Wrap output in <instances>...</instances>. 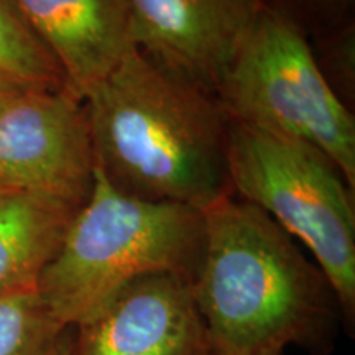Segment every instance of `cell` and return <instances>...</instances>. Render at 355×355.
<instances>
[{"label": "cell", "instance_id": "15", "mask_svg": "<svg viewBox=\"0 0 355 355\" xmlns=\"http://www.w3.org/2000/svg\"><path fill=\"white\" fill-rule=\"evenodd\" d=\"M71 332H73V327H66V329L61 332V334L58 336L40 355H68L71 344Z\"/></svg>", "mask_w": 355, "mask_h": 355}, {"label": "cell", "instance_id": "4", "mask_svg": "<svg viewBox=\"0 0 355 355\" xmlns=\"http://www.w3.org/2000/svg\"><path fill=\"white\" fill-rule=\"evenodd\" d=\"M227 163L235 196L309 248L334 288L345 334L354 337L355 207L343 171L314 146L232 122Z\"/></svg>", "mask_w": 355, "mask_h": 355}, {"label": "cell", "instance_id": "3", "mask_svg": "<svg viewBox=\"0 0 355 355\" xmlns=\"http://www.w3.org/2000/svg\"><path fill=\"white\" fill-rule=\"evenodd\" d=\"M204 241L202 211L127 196L96 168L91 194L40 277L38 295L58 324L73 327L145 275L173 273L194 283Z\"/></svg>", "mask_w": 355, "mask_h": 355}, {"label": "cell", "instance_id": "17", "mask_svg": "<svg viewBox=\"0 0 355 355\" xmlns=\"http://www.w3.org/2000/svg\"><path fill=\"white\" fill-rule=\"evenodd\" d=\"M209 355H214V354H209Z\"/></svg>", "mask_w": 355, "mask_h": 355}, {"label": "cell", "instance_id": "7", "mask_svg": "<svg viewBox=\"0 0 355 355\" xmlns=\"http://www.w3.org/2000/svg\"><path fill=\"white\" fill-rule=\"evenodd\" d=\"M132 46L216 96L263 0H125Z\"/></svg>", "mask_w": 355, "mask_h": 355}, {"label": "cell", "instance_id": "1", "mask_svg": "<svg viewBox=\"0 0 355 355\" xmlns=\"http://www.w3.org/2000/svg\"><path fill=\"white\" fill-rule=\"evenodd\" d=\"M206 241L194 298L214 355L288 345L336 350L343 309L329 278L272 217L234 193L202 209Z\"/></svg>", "mask_w": 355, "mask_h": 355}, {"label": "cell", "instance_id": "12", "mask_svg": "<svg viewBox=\"0 0 355 355\" xmlns=\"http://www.w3.org/2000/svg\"><path fill=\"white\" fill-rule=\"evenodd\" d=\"M64 329L53 319L38 290L0 298V355H40Z\"/></svg>", "mask_w": 355, "mask_h": 355}, {"label": "cell", "instance_id": "5", "mask_svg": "<svg viewBox=\"0 0 355 355\" xmlns=\"http://www.w3.org/2000/svg\"><path fill=\"white\" fill-rule=\"evenodd\" d=\"M229 122L321 150L355 186V121L301 30L263 8L216 92Z\"/></svg>", "mask_w": 355, "mask_h": 355}, {"label": "cell", "instance_id": "8", "mask_svg": "<svg viewBox=\"0 0 355 355\" xmlns=\"http://www.w3.org/2000/svg\"><path fill=\"white\" fill-rule=\"evenodd\" d=\"M193 282L173 273L140 277L71 332L68 355H209Z\"/></svg>", "mask_w": 355, "mask_h": 355}, {"label": "cell", "instance_id": "6", "mask_svg": "<svg viewBox=\"0 0 355 355\" xmlns=\"http://www.w3.org/2000/svg\"><path fill=\"white\" fill-rule=\"evenodd\" d=\"M94 175L86 101L69 87H30L0 110V191L84 206Z\"/></svg>", "mask_w": 355, "mask_h": 355}, {"label": "cell", "instance_id": "2", "mask_svg": "<svg viewBox=\"0 0 355 355\" xmlns=\"http://www.w3.org/2000/svg\"><path fill=\"white\" fill-rule=\"evenodd\" d=\"M84 101L96 168L117 191L199 211L232 193L230 122L214 94L132 46Z\"/></svg>", "mask_w": 355, "mask_h": 355}, {"label": "cell", "instance_id": "11", "mask_svg": "<svg viewBox=\"0 0 355 355\" xmlns=\"http://www.w3.org/2000/svg\"><path fill=\"white\" fill-rule=\"evenodd\" d=\"M0 71L35 87H68L58 61L13 0H0Z\"/></svg>", "mask_w": 355, "mask_h": 355}, {"label": "cell", "instance_id": "14", "mask_svg": "<svg viewBox=\"0 0 355 355\" xmlns=\"http://www.w3.org/2000/svg\"><path fill=\"white\" fill-rule=\"evenodd\" d=\"M30 87H35V86L21 83L19 79L12 78L10 74L0 71V110L7 107L12 101H15L17 97L24 94L26 89Z\"/></svg>", "mask_w": 355, "mask_h": 355}, {"label": "cell", "instance_id": "16", "mask_svg": "<svg viewBox=\"0 0 355 355\" xmlns=\"http://www.w3.org/2000/svg\"><path fill=\"white\" fill-rule=\"evenodd\" d=\"M261 355H283V350H279V349L268 350V352H265V354H261Z\"/></svg>", "mask_w": 355, "mask_h": 355}, {"label": "cell", "instance_id": "10", "mask_svg": "<svg viewBox=\"0 0 355 355\" xmlns=\"http://www.w3.org/2000/svg\"><path fill=\"white\" fill-rule=\"evenodd\" d=\"M81 207L46 194L0 191V298L37 290Z\"/></svg>", "mask_w": 355, "mask_h": 355}, {"label": "cell", "instance_id": "9", "mask_svg": "<svg viewBox=\"0 0 355 355\" xmlns=\"http://www.w3.org/2000/svg\"><path fill=\"white\" fill-rule=\"evenodd\" d=\"M79 97L132 48L125 0H13Z\"/></svg>", "mask_w": 355, "mask_h": 355}, {"label": "cell", "instance_id": "13", "mask_svg": "<svg viewBox=\"0 0 355 355\" xmlns=\"http://www.w3.org/2000/svg\"><path fill=\"white\" fill-rule=\"evenodd\" d=\"M265 7L286 19L319 43L354 30L355 0H263Z\"/></svg>", "mask_w": 355, "mask_h": 355}]
</instances>
